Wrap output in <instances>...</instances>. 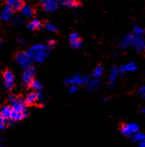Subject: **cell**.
<instances>
[{"label": "cell", "mask_w": 145, "mask_h": 147, "mask_svg": "<svg viewBox=\"0 0 145 147\" xmlns=\"http://www.w3.org/2000/svg\"><path fill=\"white\" fill-rule=\"evenodd\" d=\"M8 101L12 107V115L10 121L15 122L26 118V116L28 115L26 102L21 98H16L13 95H10L8 97Z\"/></svg>", "instance_id": "cell-1"}, {"label": "cell", "mask_w": 145, "mask_h": 147, "mask_svg": "<svg viewBox=\"0 0 145 147\" xmlns=\"http://www.w3.org/2000/svg\"><path fill=\"white\" fill-rule=\"evenodd\" d=\"M119 47L123 50L133 48L137 51H145V39L144 36H137L129 33L119 40Z\"/></svg>", "instance_id": "cell-2"}, {"label": "cell", "mask_w": 145, "mask_h": 147, "mask_svg": "<svg viewBox=\"0 0 145 147\" xmlns=\"http://www.w3.org/2000/svg\"><path fill=\"white\" fill-rule=\"evenodd\" d=\"M27 53L30 55L33 61L42 63L47 59L50 54L49 47L44 44H36L29 48Z\"/></svg>", "instance_id": "cell-3"}, {"label": "cell", "mask_w": 145, "mask_h": 147, "mask_svg": "<svg viewBox=\"0 0 145 147\" xmlns=\"http://www.w3.org/2000/svg\"><path fill=\"white\" fill-rule=\"evenodd\" d=\"M89 80V77L87 75H82L80 74H76L72 77L68 78L65 80V84L68 85H76V86H83L87 84Z\"/></svg>", "instance_id": "cell-4"}, {"label": "cell", "mask_w": 145, "mask_h": 147, "mask_svg": "<svg viewBox=\"0 0 145 147\" xmlns=\"http://www.w3.org/2000/svg\"><path fill=\"white\" fill-rule=\"evenodd\" d=\"M16 61L17 65L23 69L32 66L33 60L27 52H19L16 55Z\"/></svg>", "instance_id": "cell-5"}, {"label": "cell", "mask_w": 145, "mask_h": 147, "mask_svg": "<svg viewBox=\"0 0 145 147\" xmlns=\"http://www.w3.org/2000/svg\"><path fill=\"white\" fill-rule=\"evenodd\" d=\"M138 130H139V127L136 123L130 122V123L123 125L120 129V131H121V134L126 137H132L134 134L138 131Z\"/></svg>", "instance_id": "cell-6"}, {"label": "cell", "mask_w": 145, "mask_h": 147, "mask_svg": "<svg viewBox=\"0 0 145 147\" xmlns=\"http://www.w3.org/2000/svg\"><path fill=\"white\" fill-rule=\"evenodd\" d=\"M35 75H36V69L32 66L24 69V72L21 76L23 84L25 85H30V84L35 80Z\"/></svg>", "instance_id": "cell-7"}, {"label": "cell", "mask_w": 145, "mask_h": 147, "mask_svg": "<svg viewBox=\"0 0 145 147\" xmlns=\"http://www.w3.org/2000/svg\"><path fill=\"white\" fill-rule=\"evenodd\" d=\"M15 84V76L11 70H6L3 73V84L7 89H12Z\"/></svg>", "instance_id": "cell-8"}, {"label": "cell", "mask_w": 145, "mask_h": 147, "mask_svg": "<svg viewBox=\"0 0 145 147\" xmlns=\"http://www.w3.org/2000/svg\"><path fill=\"white\" fill-rule=\"evenodd\" d=\"M119 76H120L119 69L116 66L113 67L110 70L109 77H108V80H109V86L110 87L113 88L115 86V82H116L118 77H119Z\"/></svg>", "instance_id": "cell-9"}, {"label": "cell", "mask_w": 145, "mask_h": 147, "mask_svg": "<svg viewBox=\"0 0 145 147\" xmlns=\"http://www.w3.org/2000/svg\"><path fill=\"white\" fill-rule=\"evenodd\" d=\"M42 7L47 13H52L57 9L58 3L54 0H42Z\"/></svg>", "instance_id": "cell-10"}, {"label": "cell", "mask_w": 145, "mask_h": 147, "mask_svg": "<svg viewBox=\"0 0 145 147\" xmlns=\"http://www.w3.org/2000/svg\"><path fill=\"white\" fill-rule=\"evenodd\" d=\"M70 45L74 49H79L83 46V41L81 40L79 35L77 32H72L69 35Z\"/></svg>", "instance_id": "cell-11"}, {"label": "cell", "mask_w": 145, "mask_h": 147, "mask_svg": "<svg viewBox=\"0 0 145 147\" xmlns=\"http://www.w3.org/2000/svg\"><path fill=\"white\" fill-rule=\"evenodd\" d=\"M20 11H21V15H22L23 17L26 18H32L33 16H34V14H35V10H34V8H33L31 4H29V3L23 4L22 7H21Z\"/></svg>", "instance_id": "cell-12"}, {"label": "cell", "mask_w": 145, "mask_h": 147, "mask_svg": "<svg viewBox=\"0 0 145 147\" xmlns=\"http://www.w3.org/2000/svg\"><path fill=\"white\" fill-rule=\"evenodd\" d=\"M119 69L120 75H124L127 72H134V71H136L137 69H138V66L134 61H131V62L127 63L126 65L119 68Z\"/></svg>", "instance_id": "cell-13"}, {"label": "cell", "mask_w": 145, "mask_h": 147, "mask_svg": "<svg viewBox=\"0 0 145 147\" xmlns=\"http://www.w3.org/2000/svg\"><path fill=\"white\" fill-rule=\"evenodd\" d=\"M100 84H101L100 79L93 78L92 80H89L88 82L87 83V89L90 92H94L97 89H98Z\"/></svg>", "instance_id": "cell-14"}, {"label": "cell", "mask_w": 145, "mask_h": 147, "mask_svg": "<svg viewBox=\"0 0 145 147\" xmlns=\"http://www.w3.org/2000/svg\"><path fill=\"white\" fill-rule=\"evenodd\" d=\"M23 5L22 0H7V6L12 8L13 11L20 10Z\"/></svg>", "instance_id": "cell-15"}, {"label": "cell", "mask_w": 145, "mask_h": 147, "mask_svg": "<svg viewBox=\"0 0 145 147\" xmlns=\"http://www.w3.org/2000/svg\"><path fill=\"white\" fill-rule=\"evenodd\" d=\"M1 19L4 21H10L12 19L13 15V10L9 7H5L1 12Z\"/></svg>", "instance_id": "cell-16"}, {"label": "cell", "mask_w": 145, "mask_h": 147, "mask_svg": "<svg viewBox=\"0 0 145 147\" xmlns=\"http://www.w3.org/2000/svg\"><path fill=\"white\" fill-rule=\"evenodd\" d=\"M11 115H12V107H11V106H3L2 107V109L0 111V117L6 119L7 121H10Z\"/></svg>", "instance_id": "cell-17"}, {"label": "cell", "mask_w": 145, "mask_h": 147, "mask_svg": "<svg viewBox=\"0 0 145 147\" xmlns=\"http://www.w3.org/2000/svg\"><path fill=\"white\" fill-rule=\"evenodd\" d=\"M25 102L26 104H29V105H32V104L36 103L38 102V93L33 92V93H30L27 94Z\"/></svg>", "instance_id": "cell-18"}, {"label": "cell", "mask_w": 145, "mask_h": 147, "mask_svg": "<svg viewBox=\"0 0 145 147\" xmlns=\"http://www.w3.org/2000/svg\"><path fill=\"white\" fill-rule=\"evenodd\" d=\"M60 5L69 8H75L79 6V2L77 0H59Z\"/></svg>", "instance_id": "cell-19"}, {"label": "cell", "mask_w": 145, "mask_h": 147, "mask_svg": "<svg viewBox=\"0 0 145 147\" xmlns=\"http://www.w3.org/2000/svg\"><path fill=\"white\" fill-rule=\"evenodd\" d=\"M42 27V23L41 21L39 19H32L30 21V22L28 23V28L32 31H35V30H38L40 27Z\"/></svg>", "instance_id": "cell-20"}, {"label": "cell", "mask_w": 145, "mask_h": 147, "mask_svg": "<svg viewBox=\"0 0 145 147\" xmlns=\"http://www.w3.org/2000/svg\"><path fill=\"white\" fill-rule=\"evenodd\" d=\"M30 87H31V88L32 89L34 92L38 93V92H40V91H41L43 86H42L41 83H40L38 80H36V79H35V80L30 84Z\"/></svg>", "instance_id": "cell-21"}, {"label": "cell", "mask_w": 145, "mask_h": 147, "mask_svg": "<svg viewBox=\"0 0 145 147\" xmlns=\"http://www.w3.org/2000/svg\"><path fill=\"white\" fill-rule=\"evenodd\" d=\"M132 138H133V140L134 142H137V143H140L142 141H145V133L141 132V131H138L135 134H134Z\"/></svg>", "instance_id": "cell-22"}, {"label": "cell", "mask_w": 145, "mask_h": 147, "mask_svg": "<svg viewBox=\"0 0 145 147\" xmlns=\"http://www.w3.org/2000/svg\"><path fill=\"white\" fill-rule=\"evenodd\" d=\"M145 33L144 29L138 25H134L133 27V34L137 36H144Z\"/></svg>", "instance_id": "cell-23"}, {"label": "cell", "mask_w": 145, "mask_h": 147, "mask_svg": "<svg viewBox=\"0 0 145 147\" xmlns=\"http://www.w3.org/2000/svg\"><path fill=\"white\" fill-rule=\"evenodd\" d=\"M103 73H104V69H103L102 66H101V65L97 66L95 68V69L93 70V73H92L93 78L100 79V78L103 75Z\"/></svg>", "instance_id": "cell-24"}, {"label": "cell", "mask_w": 145, "mask_h": 147, "mask_svg": "<svg viewBox=\"0 0 145 147\" xmlns=\"http://www.w3.org/2000/svg\"><path fill=\"white\" fill-rule=\"evenodd\" d=\"M45 28L46 30L49 31V32H56L57 31V27L53 24V23H50V22H47L45 24Z\"/></svg>", "instance_id": "cell-25"}, {"label": "cell", "mask_w": 145, "mask_h": 147, "mask_svg": "<svg viewBox=\"0 0 145 147\" xmlns=\"http://www.w3.org/2000/svg\"><path fill=\"white\" fill-rule=\"evenodd\" d=\"M7 121L0 117V131L4 130L7 127Z\"/></svg>", "instance_id": "cell-26"}, {"label": "cell", "mask_w": 145, "mask_h": 147, "mask_svg": "<svg viewBox=\"0 0 145 147\" xmlns=\"http://www.w3.org/2000/svg\"><path fill=\"white\" fill-rule=\"evenodd\" d=\"M13 22L15 25L19 26V25H21V24H22V23H23V19H22L21 18H20V17H16V18H13Z\"/></svg>", "instance_id": "cell-27"}, {"label": "cell", "mask_w": 145, "mask_h": 147, "mask_svg": "<svg viewBox=\"0 0 145 147\" xmlns=\"http://www.w3.org/2000/svg\"><path fill=\"white\" fill-rule=\"evenodd\" d=\"M138 94L145 100V85L142 86V87L138 89Z\"/></svg>", "instance_id": "cell-28"}, {"label": "cell", "mask_w": 145, "mask_h": 147, "mask_svg": "<svg viewBox=\"0 0 145 147\" xmlns=\"http://www.w3.org/2000/svg\"><path fill=\"white\" fill-rule=\"evenodd\" d=\"M78 89H79L78 86H76V85H70V87H69V93L72 94H75L78 91Z\"/></svg>", "instance_id": "cell-29"}, {"label": "cell", "mask_w": 145, "mask_h": 147, "mask_svg": "<svg viewBox=\"0 0 145 147\" xmlns=\"http://www.w3.org/2000/svg\"><path fill=\"white\" fill-rule=\"evenodd\" d=\"M45 100V97H44V94H41L40 92H38V103H42Z\"/></svg>", "instance_id": "cell-30"}, {"label": "cell", "mask_w": 145, "mask_h": 147, "mask_svg": "<svg viewBox=\"0 0 145 147\" xmlns=\"http://www.w3.org/2000/svg\"><path fill=\"white\" fill-rule=\"evenodd\" d=\"M47 46L49 47H54L56 46V43L54 40H49L47 41Z\"/></svg>", "instance_id": "cell-31"}, {"label": "cell", "mask_w": 145, "mask_h": 147, "mask_svg": "<svg viewBox=\"0 0 145 147\" xmlns=\"http://www.w3.org/2000/svg\"><path fill=\"white\" fill-rule=\"evenodd\" d=\"M138 147H145V141H142L138 143Z\"/></svg>", "instance_id": "cell-32"}, {"label": "cell", "mask_w": 145, "mask_h": 147, "mask_svg": "<svg viewBox=\"0 0 145 147\" xmlns=\"http://www.w3.org/2000/svg\"><path fill=\"white\" fill-rule=\"evenodd\" d=\"M18 41H19V43H21V44H25L26 43V40H24V39H22V38H19Z\"/></svg>", "instance_id": "cell-33"}, {"label": "cell", "mask_w": 145, "mask_h": 147, "mask_svg": "<svg viewBox=\"0 0 145 147\" xmlns=\"http://www.w3.org/2000/svg\"><path fill=\"white\" fill-rule=\"evenodd\" d=\"M4 145V142H3V138H1L0 139V146H3Z\"/></svg>", "instance_id": "cell-34"}, {"label": "cell", "mask_w": 145, "mask_h": 147, "mask_svg": "<svg viewBox=\"0 0 145 147\" xmlns=\"http://www.w3.org/2000/svg\"><path fill=\"white\" fill-rule=\"evenodd\" d=\"M141 113H145V107H143V108L141 109Z\"/></svg>", "instance_id": "cell-35"}, {"label": "cell", "mask_w": 145, "mask_h": 147, "mask_svg": "<svg viewBox=\"0 0 145 147\" xmlns=\"http://www.w3.org/2000/svg\"><path fill=\"white\" fill-rule=\"evenodd\" d=\"M114 56H115V57H117V53H116V52H115V54H114Z\"/></svg>", "instance_id": "cell-36"}, {"label": "cell", "mask_w": 145, "mask_h": 147, "mask_svg": "<svg viewBox=\"0 0 145 147\" xmlns=\"http://www.w3.org/2000/svg\"><path fill=\"white\" fill-rule=\"evenodd\" d=\"M1 44H2V40H0V46H1Z\"/></svg>", "instance_id": "cell-37"}, {"label": "cell", "mask_w": 145, "mask_h": 147, "mask_svg": "<svg viewBox=\"0 0 145 147\" xmlns=\"http://www.w3.org/2000/svg\"><path fill=\"white\" fill-rule=\"evenodd\" d=\"M0 18H1V15H0Z\"/></svg>", "instance_id": "cell-38"}, {"label": "cell", "mask_w": 145, "mask_h": 147, "mask_svg": "<svg viewBox=\"0 0 145 147\" xmlns=\"http://www.w3.org/2000/svg\"><path fill=\"white\" fill-rule=\"evenodd\" d=\"M54 1H57V0H54Z\"/></svg>", "instance_id": "cell-39"}, {"label": "cell", "mask_w": 145, "mask_h": 147, "mask_svg": "<svg viewBox=\"0 0 145 147\" xmlns=\"http://www.w3.org/2000/svg\"><path fill=\"white\" fill-rule=\"evenodd\" d=\"M41 1H42V0H41Z\"/></svg>", "instance_id": "cell-40"}]
</instances>
